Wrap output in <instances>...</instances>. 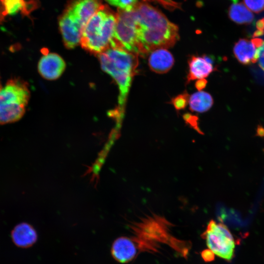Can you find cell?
<instances>
[{
    "instance_id": "6da1fadb",
    "label": "cell",
    "mask_w": 264,
    "mask_h": 264,
    "mask_svg": "<svg viewBox=\"0 0 264 264\" xmlns=\"http://www.w3.org/2000/svg\"><path fill=\"white\" fill-rule=\"evenodd\" d=\"M136 54L145 56L157 48L172 47L179 38L178 27L158 9L145 1L134 7Z\"/></svg>"
},
{
    "instance_id": "7a4b0ae2",
    "label": "cell",
    "mask_w": 264,
    "mask_h": 264,
    "mask_svg": "<svg viewBox=\"0 0 264 264\" xmlns=\"http://www.w3.org/2000/svg\"><path fill=\"white\" fill-rule=\"evenodd\" d=\"M102 69L110 75L117 85L118 105L112 111L118 119L124 112L133 77L138 65V55L119 47H111L98 55Z\"/></svg>"
},
{
    "instance_id": "3957f363",
    "label": "cell",
    "mask_w": 264,
    "mask_h": 264,
    "mask_svg": "<svg viewBox=\"0 0 264 264\" xmlns=\"http://www.w3.org/2000/svg\"><path fill=\"white\" fill-rule=\"evenodd\" d=\"M116 21V14L103 5L83 28L80 41L82 47L97 55L110 47Z\"/></svg>"
},
{
    "instance_id": "277c9868",
    "label": "cell",
    "mask_w": 264,
    "mask_h": 264,
    "mask_svg": "<svg viewBox=\"0 0 264 264\" xmlns=\"http://www.w3.org/2000/svg\"><path fill=\"white\" fill-rule=\"evenodd\" d=\"M30 97L25 82L19 78L9 80L0 87V125L12 123L23 116Z\"/></svg>"
},
{
    "instance_id": "5b68a950",
    "label": "cell",
    "mask_w": 264,
    "mask_h": 264,
    "mask_svg": "<svg viewBox=\"0 0 264 264\" xmlns=\"http://www.w3.org/2000/svg\"><path fill=\"white\" fill-rule=\"evenodd\" d=\"M207 245L210 250L226 260L232 259L234 251L235 242L233 237L226 225L209 221L204 233Z\"/></svg>"
},
{
    "instance_id": "8992f818",
    "label": "cell",
    "mask_w": 264,
    "mask_h": 264,
    "mask_svg": "<svg viewBox=\"0 0 264 264\" xmlns=\"http://www.w3.org/2000/svg\"><path fill=\"white\" fill-rule=\"evenodd\" d=\"M59 27L65 46L72 49L80 44L84 26L65 10L59 21Z\"/></svg>"
},
{
    "instance_id": "52a82bcc",
    "label": "cell",
    "mask_w": 264,
    "mask_h": 264,
    "mask_svg": "<svg viewBox=\"0 0 264 264\" xmlns=\"http://www.w3.org/2000/svg\"><path fill=\"white\" fill-rule=\"evenodd\" d=\"M103 5L101 0H71L65 11L85 26Z\"/></svg>"
},
{
    "instance_id": "ba28073f",
    "label": "cell",
    "mask_w": 264,
    "mask_h": 264,
    "mask_svg": "<svg viewBox=\"0 0 264 264\" xmlns=\"http://www.w3.org/2000/svg\"><path fill=\"white\" fill-rule=\"evenodd\" d=\"M66 68L63 59L55 53H47L42 56L39 61L38 69L44 79L53 80L58 78Z\"/></svg>"
},
{
    "instance_id": "9c48e42d",
    "label": "cell",
    "mask_w": 264,
    "mask_h": 264,
    "mask_svg": "<svg viewBox=\"0 0 264 264\" xmlns=\"http://www.w3.org/2000/svg\"><path fill=\"white\" fill-rule=\"evenodd\" d=\"M37 6L35 0H0V24L9 17L19 14L28 17Z\"/></svg>"
},
{
    "instance_id": "30bf717a",
    "label": "cell",
    "mask_w": 264,
    "mask_h": 264,
    "mask_svg": "<svg viewBox=\"0 0 264 264\" xmlns=\"http://www.w3.org/2000/svg\"><path fill=\"white\" fill-rule=\"evenodd\" d=\"M189 71L187 83L195 80L205 79L214 70L213 60L205 55L191 56L188 60Z\"/></svg>"
},
{
    "instance_id": "8fae6325",
    "label": "cell",
    "mask_w": 264,
    "mask_h": 264,
    "mask_svg": "<svg viewBox=\"0 0 264 264\" xmlns=\"http://www.w3.org/2000/svg\"><path fill=\"white\" fill-rule=\"evenodd\" d=\"M259 44L256 38L251 40L241 39L234 44L233 53L242 64L248 65L257 61V51Z\"/></svg>"
},
{
    "instance_id": "7c38bea8",
    "label": "cell",
    "mask_w": 264,
    "mask_h": 264,
    "mask_svg": "<svg viewBox=\"0 0 264 264\" xmlns=\"http://www.w3.org/2000/svg\"><path fill=\"white\" fill-rule=\"evenodd\" d=\"M174 58L167 48H157L152 51L148 58V65L152 71L158 74L168 72L174 66Z\"/></svg>"
},
{
    "instance_id": "4fadbf2b",
    "label": "cell",
    "mask_w": 264,
    "mask_h": 264,
    "mask_svg": "<svg viewBox=\"0 0 264 264\" xmlns=\"http://www.w3.org/2000/svg\"><path fill=\"white\" fill-rule=\"evenodd\" d=\"M11 236L14 243L22 248L32 246L37 239V233L34 228L25 222L15 226L11 231Z\"/></svg>"
},
{
    "instance_id": "5bb4252c",
    "label": "cell",
    "mask_w": 264,
    "mask_h": 264,
    "mask_svg": "<svg viewBox=\"0 0 264 264\" xmlns=\"http://www.w3.org/2000/svg\"><path fill=\"white\" fill-rule=\"evenodd\" d=\"M136 251V248L133 242L125 237L117 238L111 247L113 257L121 263H126L132 260Z\"/></svg>"
},
{
    "instance_id": "9a60e30c",
    "label": "cell",
    "mask_w": 264,
    "mask_h": 264,
    "mask_svg": "<svg viewBox=\"0 0 264 264\" xmlns=\"http://www.w3.org/2000/svg\"><path fill=\"white\" fill-rule=\"evenodd\" d=\"M229 18L239 24H247L254 20V15L250 10L241 2L234 1L229 8Z\"/></svg>"
},
{
    "instance_id": "2e32d148",
    "label": "cell",
    "mask_w": 264,
    "mask_h": 264,
    "mask_svg": "<svg viewBox=\"0 0 264 264\" xmlns=\"http://www.w3.org/2000/svg\"><path fill=\"white\" fill-rule=\"evenodd\" d=\"M189 109L199 113L208 111L213 105V99L208 92L199 91L192 94L189 100Z\"/></svg>"
},
{
    "instance_id": "e0dca14e",
    "label": "cell",
    "mask_w": 264,
    "mask_h": 264,
    "mask_svg": "<svg viewBox=\"0 0 264 264\" xmlns=\"http://www.w3.org/2000/svg\"><path fill=\"white\" fill-rule=\"evenodd\" d=\"M189 97L190 96L187 92L184 91L182 93L173 98L171 101V103L176 110H183L186 108L188 103H189Z\"/></svg>"
},
{
    "instance_id": "ac0fdd59",
    "label": "cell",
    "mask_w": 264,
    "mask_h": 264,
    "mask_svg": "<svg viewBox=\"0 0 264 264\" xmlns=\"http://www.w3.org/2000/svg\"><path fill=\"white\" fill-rule=\"evenodd\" d=\"M245 5L251 11L259 13L264 10V0H243Z\"/></svg>"
},
{
    "instance_id": "d6986e66",
    "label": "cell",
    "mask_w": 264,
    "mask_h": 264,
    "mask_svg": "<svg viewBox=\"0 0 264 264\" xmlns=\"http://www.w3.org/2000/svg\"><path fill=\"white\" fill-rule=\"evenodd\" d=\"M184 119L192 127L198 131H200L198 125V117L190 113H186L183 115Z\"/></svg>"
},
{
    "instance_id": "ffe728a7",
    "label": "cell",
    "mask_w": 264,
    "mask_h": 264,
    "mask_svg": "<svg viewBox=\"0 0 264 264\" xmlns=\"http://www.w3.org/2000/svg\"><path fill=\"white\" fill-rule=\"evenodd\" d=\"M257 62L260 68L264 71V41L258 48Z\"/></svg>"
},
{
    "instance_id": "44dd1931",
    "label": "cell",
    "mask_w": 264,
    "mask_h": 264,
    "mask_svg": "<svg viewBox=\"0 0 264 264\" xmlns=\"http://www.w3.org/2000/svg\"><path fill=\"white\" fill-rule=\"evenodd\" d=\"M257 30L253 33V38H258L264 33V18L259 20L256 23Z\"/></svg>"
},
{
    "instance_id": "7402d4cb",
    "label": "cell",
    "mask_w": 264,
    "mask_h": 264,
    "mask_svg": "<svg viewBox=\"0 0 264 264\" xmlns=\"http://www.w3.org/2000/svg\"><path fill=\"white\" fill-rule=\"evenodd\" d=\"M207 83V81L205 79L197 80L195 87L198 90L200 91L206 87Z\"/></svg>"
},
{
    "instance_id": "603a6c76",
    "label": "cell",
    "mask_w": 264,
    "mask_h": 264,
    "mask_svg": "<svg viewBox=\"0 0 264 264\" xmlns=\"http://www.w3.org/2000/svg\"><path fill=\"white\" fill-rule=\"evenodd\" d=\"M111 5L118 7L121 0H106Z\"/></svg>"
}]
</instances>
